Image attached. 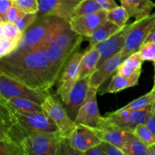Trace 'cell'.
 Segmentation results:
<instances>
[{"label": "cell", "instance_id": "obj_1", "mask_svg": "<svg viewBox=\"0 0 155 155\" xmlns=\"http://www.w3.org/2000/svg\"><path fill=\"white\" fill-rule=\"evenodd\" d=\"M0 71L32 89L45 92L54 86L61 73L50 63L41 49L20 48L0 58Z\"/></svg>", "mask_w": 155, "mask_h": 155}, {"label": "cell", "instance_id": "obj_2", "mask_svg": "<svg viewBox=\"0 0 155 155\" xmlns=\"http://www.w3.org/2000/svg\"><path fill=\"white\" fill-rule=\"evenodd\" d=\"M48 95V92L32 89L4 71H0V96L4 99L23 98L42 104Z\"/></svg>", "mask_w": 155, "mask_h": 155}, {"label": "cell", "instance_id": "obj_3", "mask_svg": "<svg viewBox=\"0 0 155 155\" xmlns=\"http://www.w3.org/2000/svg\"><path fill=\"white\" fill-rule=\"evenodd\" d=\"M60 138L59 133H30L21 142L24 155H54Z\"/></svg>", "mask_w": 155, "mask_h": 155}, {"label": "cell", "instance_id": "obj_4", "mask_svg": "<svg viewBox=\"0 0 155 155\" xmlns=\"http://www.w3.org/2000/svg\"><path fill=\"white\" fill-rule=\"evenodd\" d=\"M41 106L44 113L58 127L61 137L68 138L77 124L74 120L71 119L61 103L54 96L48 95Z\"/></svg>", "mask_w": 155, "mask_h": 155}, {"label": "cell", "instance_id": "obj_5", "mask_svg": "<svg viewBox=\"0 0 155 155\" xmlns=\"http://www.w3.org/2000/svg\"><path fill=\"white\" fill-rule=\"evenodd\" d=\"M15 114L26 136L31 133H59L55 124L44 112H22L15 110Z\"/></svg>", "mask_w": 155, "mask_h": 155}, {"label": "cell", "instance_id": "obj_6", "mask_svg": "<svg viewBox=\"0 0 155 155\" xmlns=\"http://www.w3.org/2000/svg\"><path fill=\"white\" fill-rule=\"evenodd\" d=\"M84 52L76 51L62 69L58 79L56 94L61 98L64 104L68 99V94L76 83L79 80L80 61Z\"/></svg>", "mask_w": 155, "mask_h": 155}, {"label": "cell", "instance_id": "obj_7", "mask_svg": "<svg viewBox=\"0 0 155 155\" xmlns=\"http://www.w3.org/2000/svg\"><path fill=\"white\" fill-rule=\"evenodd\" d=\"M155 27V12L145 17L143 19L136 21L126 39L124 48L120 54L127 58L133 53L139 49L146 38Z\"/></svg>", "mask_w": 155, "mask_h": 155}, {"label": "cell", "instance_id": "obj_8", "mask_svg": "<svg viewBox=\"0 0 155 155\" xmlns=\"http://www.w3.org/2000/svg\"><path fill=\"white\" fill-rule=\"evenodd\" d=\"M58 19L59 18L56 17H42L39 22L33 24L24 32L18 48L23 50L38 49Z\"/></svg>", "mask_w": 155, "mask_h": 155}, {"label": "cell", "instance_id": "obj_9", "mask_svg": "<svg viewBox=\"0 0 155 155\" xmlns=\"http://www.w3.org/2000/svg\"><path fill=\"white\" fill-rule=\"evenodd\" d=\"M152 105L141 110H127L120 108L115 111L107 113L105 117L114 124L133 133L139 124H145L148 114L152 110Z\"/></svg>", "mask_w": 155, "mask_h": 155}, {"label": "cell", "instance_id": "obj_10", "mask_svg": "<svg viewBox=\"0 0 155 155\" xmlns=\"http://www.w3.org/2000/svg\"><path fill=\"white\" fill-rule=\"evenodd\" d=\"M102 142L110 144L122 149L127 139L128 130L119 127L107 119L101 117L95 127H89Z\"/></svg>", "mask_w": 155, "mask_h": 155}, {"label": "cell", "instance_id": "obj_11", "mask_svg": "<svg viewBox=\"0 0 155 155\" xmlns=\"http://www.w3.org/2000/svg\"><path fill=\"white\" fill-rule=\"evenodd\" d=\"M136 21L131 24H127L114 35L106 40L97 44L96 47L99 52V61L98 67L100 66L104 61L119 54L124 48L126 39L130 30L136 24ZM97 67V68H98Z\"/></svg>", "mask_w": 155, "mask_h": 155}, {"label": "cell", "instance_id": "obj_12", "mask_svg": "<svg viewBox=\"0 0 155 155\" xmlns=\"http://www.w3.org/2000/svg\"><path fill=\"white\" fill-rule=\"evenodd\" d=\"M107 11L101 9L89 15L74 16L69 22L70 27L74 33L88 39L107 21Z\"/></svg>", "mask_w": 155, "mask_h": 155}, {"label": "cell", "instance_id": "obj_13", "mask_svg": "<svg viewBox=\"0 0 155 155\" xmlns=\"http://www.w3.org/2000/svg\"><path fill=\"white\" fill-rule=\"evenodd\" d=\"M80 0H38L39 16L56 17L70 22Z\"/></svg>", "mask_w": 155, "mask_h": 155}, {"label": "cell", "instance_id": "obj_14", "mask_svg": "<svg viewBox=\"0 0 155 155\" xmlns=\"http://www.w3.org/2000/svg\"><path fill=\"white\" fill-rule=\"evenodd\" d=\"M98 89L89 86L87 95L79 109L74 121L76 124H81L89 127H95L101 117L97 101Z\"/></svg>", "mask_w": 155, "mask_h": 155}, {"label": "cell", "instance_id": "obj_15", "mask_svg": "<svg viewBox=\"0 0 155 155\" xmlns=\"http://www.w3.org/2000/svg\"><path fill=\"white\" fill-rule=\"evenodd\" d=\"M67 139L72 147L81 152H85L102 142L89 127L81 124H77V127Z\"/></svg>", "mask_w": 155, "mask_h": 155}, {"label": "cell", "instance_id": "obj_16", "mask_svg": "<svg viewBox=\"0 0 155 155\" xmlns=\"http://www.w3.org/2000/svg\"><path fill=\"white\" fill-rule=\"evenodd\" d=\"M0 124L11 132L13 141L21 143L26 135L19 126L17 120L15 110L0 96Z\"/></svg>", "mask_w": 155, "mask_h": 155}, {"label": "cell", "instance_id": "obj_17", "mask_svg": "<svg viewBox=\"0 0 155 155\" xmlns=\"http://www.w3.org/2000/svg\"><path fill=\"white\" fill-rule=\"evenodd\" d=\"M125 58L120 53L104 61L96 68L95 72L90 76L89 86L98 89L100 86L110 77L117 72L118 67L124 62Z\"/></svg>", "mask_w": 155, "mask_h": 155}, {"label": "cell", "instance_id": "obj_18", "mask_svg": "<svg viewBox=\"0 0 155 155\" xmlns=\"http://www.w3.org/2000/svg\"><path fill=\"white\" fill-rule=\"evenodd\" d=\"M89 82L90 77L79 80L74 84L68 94V99L64 104L67 107L68 111L71 113L72 115H75V117L87 95L89 88Z\"/></svg>", "mask_w": 155, "mask_h": 155}, {"label": "cell", "instance_id": "obj_19", "mask_svg": "<svg viewBox=\"0 0 155 155\" xmlns=\"http://www.w3.org/2000/svg\"><path fill=\"white\" fill-rule=\"evenodd\" d=\"M121 5L128 12L130 18L139 21L151 14L155 8V2L152 0H121Z\"/></svg>", "mask_w": 155, "mask_h": 155}, {"label": "cell", "instance_id": "obj_20", "mask_svg": "<svg viewBox=\"0 0 155 155\" xmlns=\"http://www.w3.org/2000/svg\"><path fill=\"white\" fill-rule=\"evenodd\" d=\"M79 48H66L58 46H52L49 48H42V51L48 59L50 63L58 71H61L64 65L73 54L78 50Z\"/></svg>", "mask_w": 155, "mask_h": 155}, {"label": "cell", "instance_id": "obj_21", "mask_svg": "<svg viewBox=\"0 0 155 155\" xmlns=\"http://www.w3.org/2000/svg\"><path fill=\"white\" fill-rule=\"evenodd\" d=\"M99 61V52L96 45L89 46L80 61L79 80L90 77L95 71Z\"/></svg>", "mask_w": 155, "mask_h": 155}, {"label": "cell", "instance_id": "obj_22", "mask_svg": "<svg viewBox=\"0 0 155 155\" xmlns=\"http://www.w3.org/2000/svg\"><path fill=\"white\" fill-rule=\"evenodd\" d=\"M83 36L74 33L69 26L57 37L50 41L45 48H49L52 46H58L61 48H66V49L79 48L83 41Z\"/></svg>", "mask_w": 155, "mask_h": 155}, {"label": "cell", "instance_id": "obj_23", "mask_svg": "<svg viewBox=\"0 0 155 155\" xmlns=\"http://www.w3.org/2000/svg\"><path fill=\"white\" fill-rule=\"evenodd\" d=\"M123 151L126 155H148L149 147L139 140L132 132H128Z\"/></svg>", "mask_w": 155, "mask_h": 155}, {"label": "cell", "instance_id": "obj_24", "mask_svg": "<svg viewBox=\"0 0 155 155\" xmlns=\"http://www.w3.org/2000/svg\"><path fill=\"white\" fill-rule=\"evenodd\" d=\"M139 77L133 78H126V77L120 76L117 73L112 76L110 83L106 88L104 93H117L121 91L127 89L128 88L133 87L139 84Z\"/></svg>", "mask_w": 155, "mask_h": 155}, {"label": "cell", "instance_id": "obj_25", "mask_svg": "<svg viewBox=\"0 0 155 155\" xmlns=\"http://www.w3.org/2000/svg\"><path fill=\"white\" fill-rule=\"evenodd\" d=\"M120 29V27L107 20L102 25L98 27V30L90 37L88 38L89 40V46H94L106 40L112 35L119 31Z\"/></svg>", "mask_w": 155, "mask_h": 155}, {"label": "cell", "instance_id": "obj_26", "mask_svg": "<svg viewBox=\"0 0 155 155\" xmlns=\"http://www.w3.org/2000/svg\"><path fill=\"white\" fill-rule=\"evenodd\" d=\"M15 110L22 112H43L41 104L30 99L23 98H12L6 100Z\"/></svg>", "mask_w": 155, "mask_h": 155}, {"label": "cell", "instance_id": "obj_27", "mask_svg": "<svg viewBox=\"0 0 155 155\" xmlns=\"http://www.w3.org/2000/svg\"><path fill=\"white\" fill-rule=\"evenodd\" d=\"M130 15L125 8L122 5L107 11V20L113 24H116L119 27L122 28L127 24V21L130 19Z\"/></svg>", "mask_w": 155, "mask_h": 155}, {"label": "cell", "instance_id": "obj_28", "mask_svg": "<svg viewBox=\"0 0 155 155\" xmlns=\"http://www.w3.org/2000/svg\"><path fill=\"white\" fill-rule=\"evenodd\" d=\"M154 100L155 94L151 90L145 95H142L139 98L133 100L121 108L127 109V110H141V109L146 108V107L152 105Z\"/></svg>", "mask_w": 155, "mask_h": 155}, {"label": "cell", "instance_id": "obj_29", "mask_svg": "<svg viewBox=\"0 0 155 155\" xmlns=\"http://www.w3.org/2000/svg\"><path fill=\"white\" fill-rule=\"evenodd\" d=\"M101 10L99 5L95 0H80L74 9V16L89 15Z\"/></svg>", "mask_w": 155, "mask_h": 155}, {"label": "cell", "instance_id": "obj_30", "mask_svg": "<svg viewBox=\"0 0 155 155\" xmlns=\"http://www.w3.org/2000/svg\"><path fill=\"white\" fill-rule=\"evenodd\" d=\"M133 134L147 146L150 147L155 144V136L145 124H139L133 130Z\"/></svg>", "mask_w": 155, "mask_h": 155}, {"label": "cell", "instance_id": "obj_31", "mask_svg": "<svg viewBox=\"0 0 155 155\" xmlns=\"http://www.w3.org/2000/svg\"><path fill=\"white\" fill-rule=\"evenodd\" d=\"M0 155H24V149L21 143L0 140Z\"/></svg>", "mask_w": 155, "mask_h": 155}, {"label": "cell", "instance_id": "obj_32", "mask_svg": "<svg viewBox=\"0 0 155 155\" xmlns=\"http://www.w3.org/2000/svg\"><path fill=\"white\" fill-rule=\"evenodd\" d=\"M37 18V14H27L21 12L14 23L22 33H24L30 26L33 25V23H35Z\"/></svg>", "mask_w": 155, "mask_h": 155}, {"label": "cell", "instance_id": "obj_33", "mask_svg": "<svg viewBox=\"0 0 155 155\" xmlns=\"http://www.w3.org/2000/svg\"><path fill=\"white\" fill-rule=\"evenodd\" d=\"M21 41L8 38H0V58L9 55L18 49Z\"/></svg>", "mask_w": 155, "mask_h": 155}, {"label": "cell", "instance_id": "obj_34", "mask_svg": "<svg viewBox=\"0 0 155 155\" xmlns=\"http://www.w3.org/2000/svg\"><path fill=\"white\" fill-rule=\"evenodd\" d=\"M54 155H83V152L72 147L67 138L61 137L58 142Z\"/></svg>", "mask_w": 155, "mask_h": 155}, {"label": "cell", "instance_id": "obj_35", "mask_svg": "<svg viewBox=\"0 0 155 155\" xmlns=\"http://www.w3.org/2000/svg\"><path fill=\"white\" fill-rule=\"evenodd\" d=\"M3 36L4 37L8 38V39L21 41L24 36V33H22L18 29L15 23L7 21V22L3 23Z\"/></svg>", "mask_w": 155, "mask_h": 155}, {"label": "cell", "instance_id": "obj_36", "mask_svg": "<svg viewBox=\"0 0 155 155\" xmlns=\"http://www.w3.org/2000/svg\"><path fill=\"white\" fill-rule=\"evenodd\" d=\"M138 51L144 61L155 62V42H144Z\"/></svg>", "mask_w": 155, "mask_h": 155}, {"label": "cell", "instance_id": "obj_37", "mask_svg": "<svg viewBox=\"0 0 155 155\" xmlns=\"http://www.w3.org/2000/svg\"><path fill=\"white\" fill-rule=\"evenodd\" d=\"M17 7L27 14H37L39 12L38 0H13Z\"/></svg>", "mask_w": 155, "mask_h": 155}, {"label": "cell", "instance_id": "obj_38", "mask_svg": "<svg viewBox=\"0 0 155 155\" xmlns=\"http://www.w3.org/2000/svg\"><path fill=\"white\" fill-rule=\"evenodd\" d=\"M142 69H134V68H130L122 63L118 67L116 73L120 76H122L126 78H133V77H139V78L141 74H142Z\"/></svg>", "mask_w": 155, "mask_h": 155}, {"label": "cell", "instance_id": "obj_39", "mask_svg": "<svg viewBox=\"0 0 155 155\" xmlns=\"http://www.w3.org/2000/svg\"><path fill=\"white\" fill-rule=\"evenodd\" d=\"M143 59L141 57L139 51H136V52L130 54V56L127 58L124 61L123 64L127 66L130 67V68H134V69H142V64H143Z\"/></svg>", "mask_w": 155, "mask_h": 155}, {"label": "cell", "instance_id": "obj_40", "mask_svg": "<svg viewBox=\"0 0 155 155\" xmlns=\"http://www.w3.org/2000/svg\"><path fill=\"white\" fill-rule=\"evenodd\" d=\"M15 5L13 0H0V19L3 23L7 22L6 15L8 11Z\"/></svg>", "mask_w": 155, "mask_h": 155}, {"label": "cell", "instance_id": "obj_41", "mask_svg": "<svg viewBox=\"0 0 155 155\" xmlns=\"http://www.w3.org/2000/svg\"><path fill=\"white\" fill-rule=\"evenodd\" d=\"M83 155H107L104 148V142H101L99 145L89 148L87 151L83 152Z\"/></svg>", "mask_w": 155, "mask_h": 155}, {"label": "cell", "instance_id": "obj_42", "mask_svg": "<svg viewBox=\"0 0 155 155\" xmlns=\"http://www.w3.org/2000/svg\"><path fill=\"white\" fill-rule=\"evenodd\" d=\"M21 12H23V11L21 10L18 7H17L15 5H14L8 11L7 15H6V20H7V21L12 23L15 22L16 18L21 13Z\"/></svg>", "mask_w": 155, "mask_h": 155}, {"label": "cell", "instance_id": "obj_43", "mask_svg": "<svg viewBox=\"0 0 155 155\" xmlns=\"http://www.w3.org/2000/svg\"><path fill=\"white\" fill-rule=\"evenodd\" d=\"M102 10L110 11L118 6L115 0H95Z\"/></svg>", "mask_w": 155, "mask_h": 155}, {"label": "cell", "instance_id": "obj_44", "mask_svg": "<svg viewBox=\"0 0 155 155\" xmlns=\"http://www.w3.org/2000/svg\"><path fill=\"white\" fill-rule=\"evenodd\" d=\"M104 144L105 151L107 155H126L121 148L110 145V144L106 143V142H104Z\"/></svg>", "mask_w": 155, "mask_h": 155}, {"label": "cell", "instance_id": "obj_45", "mask_svg": "<svg viewBox=\"0 0 155 155\" xmlns=\"http://www.w3.org/2000/svg\"><path fill=\"white\" fill-rule=\"evenodd\" d=\"M145 125L147 126L148 129L151 130V133L155 136V114L151 110L150 114H148L147 120L145 122Z\"/></svg>", "mask_w": 155, "mask_h": 155}, {"label": "cell", "instance_id": "obj_46", "mask_svg": "<svg viewBox=\"0 0 155 155\" xmlns=\"http://www.w3.org/2000/svg\"><path fill=\"white\" fill-rule=\"evenodd\" d=\"M0 140L12 141V142H14L11 132L6 127L2 125L1 124H0Z\"/></svg>", "mask_w": 155, "mask_h": 155}, {"label": "cell", "instance_id": "obj_47", "mask_svg": "<svg viewBox=\"0 0 155 155\" xmlns=\"http://www.w3.org/2000/svg\"><path fill=\"white\" fill-rule=\"evenodd\" d=\"M155 42V27H154V28L152 30V31L150 33V34L148 35V37L146 38V39H145V42Z\"/></svg>", "mask_w": 155, "mask_h": 155}, {"label": "cell", "instance_id": "obj_48", "mask_svg": "<svg viewBox=\"0 0 155 155\" xmlns=\"http://www.w3.org/2000/svg\"><path fill=\"white\" fill-rule=\"evenodd\" d=\"M3 22L0 21V38L3 37Z\"/></svg>", "mask_w": 155, "mask_h": 155}, {"label": "cell", "instance_id": "obj_49", "mask_svg": "<svg viewBox=\"0 0 155 155\" xmlns=\"http://www.w3.org/2000/svg\"><path fill=\"white\" fill-rule=\"evenodd\" d=\"M154 86H153V88L152 89H151V91H152L155 94V62H154Z\"/></svg>", "mask_w": 155, "mask_h": 155}, {"label": "cell", "instance_id": "obj_50", "mask_svg": "<svg viewBox=\"0 0 155 155\" xmlns=\"http://www.w3.org/2000/svg\"><path fill=\"white\" fill-rule=\"evenodd\" d=\"M149 149L151 150V151H154V152H155V144H154L153 145H151V146H150Z\"/></svg>", "mask_w": 155, "mask_h": 155}, {"label": "cell", "instance_id": "obj_51", "mask_svg": "<svg viewBox=\"0 0 155 155\" xmlns=\"http://www.w3.org/2000/svg\"><path fill=\"white\" fill-rule=\"evenodd\" d=\"M151 109H152V111L155 114V100H154V103L152 104V107H151Z\"/></svg>", "mask_w": 155, "mask_h": 155}, {"label": "cell", "instance_id": "obj_52", "mask_svg": "<svg viewBox=\"0 0 155 155\" xmlns=\"http://www.w3.org/2000/svg\"><path fill=\"white\" fill-rule=\"evenodd\" d=\"M149 150H150V149H149ZM148 155H155V152H154V151H151V150H150L149 153H148Z\"/></svg>", "mask_w": 155, "mask_h": 155}, {"label": "cell", "instance_id": "obj_53", "mask_svg": "<svg viewBox=\"0 0 155 155\" xmlns=\"http://www.w3.org/2000/svg\"><path fill=\"white\" fill-rule=\"evenodd\" d=\"M0 21H1V19H0Z\"/></svg>", "mask_w": 155, "mask_h": 155}]
</instances>
